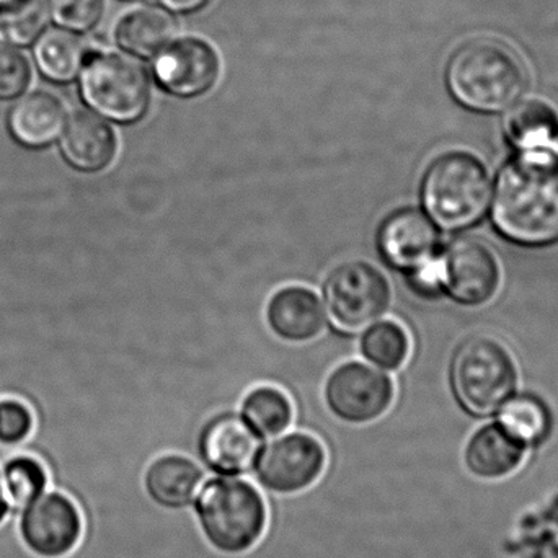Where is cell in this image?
Instances as JSON below:
<instances>
[{"mask_svg":"<svg viewBox=\"0 0 558 558\" xmlns=\"http://www.w3.org/2000/svg\"><path fill=\"white\" fill-rule=\"evenodd\" d=\"M492 219L501 235L526 247L558 242V167L554 157L520 156L497 179Z\"/></svg>","mask_w":558,"mask_h":558,"instance_id":"1","label":"cell"},{"mask_svg":"<svg viewBox=\"0 0 558 558\" xmlns=\"http://www.w3.org/2000/svg\"><path fill=\"white\" fill-rule=\"evenodd\" d=\"M192 511L206 543L228 556L254 549L267 530L264 492L241 477L218 475L205 481Z\"/></svg>","mask_w":558,"mask_h":558,"instance_id":"2","label":"cell"},{"mask_svg":"<svg viewBox=\"0 0 558 558\" xmlns=\"http://www.w3.org/2000/svg\"><path fill=\"white\" fill-rule=\"evenodd\" d=\"M446 82L452 97L469 110L500 113L520 100L527 81L523 64L508 46L477 39L452 54Z\"/></svg>","mask_w":558,"mask_h":558,"instance_id":"3","label":"cell"},{"mask_svg":"<svg viewBox=\"0 0 558 558\" xmlns=\"http://www.w3.org/2000/svg\"><path fill=\"white\" fill-rule=\"evenodd\" d=\"M490 199L487 169L469 154L442 156L423 180V205L433 221L448 231L477 225L488 211Z\"/></svg>","mask_w":558,"mask_h":558,"instance_id":"4","label":"cell"},{"mask_svg":"<svg viewBox=\"0 0 558 558\" xmlns=\"http://www.w3.org/2000/svg\"><path fill=\"white\" fill-rule=\"evenodd\" d=\"M451 379L456 397L471 415L490 416L513 396L517 369L498 341L477 337L459 348Z\"/></svg>","mask_w":558,"mask_h":558,"instance_id":"5","label":"cell"},{"mask_svg":"<svg viewBox=\"0 0 558 558\" xmlns=\"http://www.w3.org/2000/svg\"><path fill=\"white\" fill-rule=\"evenodd\" d=\"M81 88L85 101L95 111L121 123L140 120L150 100L146 69L117 52L87 56L82 68Z\"/></svg>","mask_w":558,"mask_h":558,"instance_id":"6","label":"cell"},{"mask_svg":"<svg viewBox=\"0 0 558 558\" xmlns=\"http://www.w3.org/2000/svg\"><path fill=\"white\" fill-rule=\"evenodd\" d=\"M325 465L327 451L320 439L311 433L292 432L262 448L251 475L262 492L284 497L311 488Z\"/></svg>","mask_w":558,"mask_h":558,"instance_id":"7","label":"cell"},{"mask_svg":"<svg viewBox=\"0 0 558 558\" xmlns=\"http://www.w3.org/2000/svg\"><path fill=\"white\" fill-rule=\"evenodd\" d=\"M390 286L386 277L366 262H348L325 284L328 317L347 333L369 328L389 307Z\"/></svg>","mask_w":558,"mask_h":558,"instance_id":"8","label":"cell"},{"mask_svg":"<svg viewBox=\"0 0 558 558\" xmlns=\"http://www.w3.org/2000/svg\"><path fill=\"white\" fill-rule=\"evenodd\" d=\"M23 546L41 558H62L74 553L84 534L81 510L69 495L45 492L16 517Z\"/></svg>","mask_w":558,"mask_h":558,"instance_id":"9","label":"cell"},{"mask_svg":"<svg viewBox=\"0 0 558 558\" xmlns=\"http://www.w3.org/2000/svg\"><path fill=\"white\" fill-rule=\"evenodd\" d=\"M392 400L389 377L363 363L338 367L325 387L328 409L347 425H371L389 412Z\"/></svg>","mask_w":558,"mask_h":558,"instance_id":"10","label":"cell"},{"mask_svg":"<svg viewBox=\"0 0 558 558\" xmlns=\"http://www.w3.org/2000/svg\"><path fill=\"white\" fill-rule=\"evenodd\" d=\"M264 438L235 413L209 420L196 438V461L208 474L244 477L254 471Z\"/></svg>","mask_w":558,"mask_h":558,"instance_id":"11","label":"cell"},{"mask_svg":"<svg viewBox=\"0 0 558 558\" xmlns=\"http://www.w3.org/2000/svg\"><path fill=\"white\" fill-rule=\"evenodd\" d=\"M436 267L439 284L454 301L465 305L490 301L500 282L497 258L490 248L468 238L452 241Z\"/></svg>","mask_w":558,"mask_h":558,"instance_id":"12","label":"cell"},{"mask_svg":"<svg viewBox=\"0 0 558 558\" xmlns=\"http://www.w3.org/2000/svg\"><path fill=\"white\" fill-rule=\"evenodd\" d=\"M159 84L177 97H198L218 81L221 61L205 39L183 38L172 41L154 61Z\"/></svg>","mask_w":558,"mask_h":558,"instance_id":"13","label":"cell"},{"mask_svg":"<svg viewBox=\"0 0 558 558\" xmlns=\"http://www.w3.org/2000/svg\"><path fill=\"white\" fill-rule=\"evenodd\" d=\"M379 248L387 264L415 274L435 262L439 234L428 216L416 209H402L389 216L380 228Z\"/></svg>","mask_w":558,"mask_h":558,"instance_id":"14","label":"cell"},{"mask_svg":"<svg viewBox=\"0 0 558 558\" xmlns=\"http://www.w3.org/2000/svg\"><path fill=\"white\" fill-rule=\"evenodd\" d=\"M206 477L208 471L196 459L180 452H166L147 465L143 477L144 492L162 510H192Z\"/></svg>","mask_w":558,"mask_h":558,"instance_id":"15","label":"cell"},{"mask_svg":"<svg viewBox=\"0 0 558 558\" xmlns=\"http://www.w3.org/2000/svg\"><path fill=\"white\" fill-rule=\"evenodd\" d=\"M61 147L65 159L85 172H98L113 162L117 136L107 121L88 111H77L65 121Z\"/></svg>","mask_w":558,"mask_h":558,"instance_id":"16","label":"cell"},{"mask_svg":"<svg viewBox=\"0 0 558 558\" xmlns=\"http://www.w3.org/2000/svg\"><path fill=\"white\" fill-rule=\"evenodd\" d=\"M526 448L500 423H494L472 436L465 448V465L481 478L507 477L520 468Z\"/></svg>","mask_w":558,"mask_h":558,"instance_id":"17","label":"cell"},{"mask_svg":"<svg viewBox=\"0 0 558 558\" xmlns=\"http://www.w3.org/2000/svg\"><path fill=\"white\" fill-rule=\"evenodd\" d=\"M268 322L278 337L307 341L324 328V308L314 292L305 288H284L268 304Z\"/></svg>","mask_w":558,"mask_h":558,"instance_id":"18","label":"cell"},{"mask_svg":"<svg viewBox=\"0 0 558 558\" xmlns=\"http://www.w3.org/2000/svg\"><path fill=\"white\" fill-rule=\"evenodd\" d=\"M64 104L49 92H33L10 111L9 124L13 136L28 146L51 143L64 130Z\"/></svg>","mask_w":558,"mask_h":558,"instance_id":"19","label":"cell"},{"mask_svg":"<svg viewBox=\"0 0 558 558\" xmlns=\"http://www.w3.org/2000/svg\"><path fill=\"white\" fill-rule=\"evenodd\" d=\"M505 133L521 156L554 157L558 150V120L539 101L520 105L505 121Z\"/></svg>","mask_w":558,"mask_h":558,"instance_id":"20","label":"cell"},{"mask_svg":"<svg viewBox=\"0 0 558 558\" xmlns=\"http://www.w3.org/2000/svg\"><path fill=\"white\" fill-rule=\"evenodd\" d=\"M177 23L169 12L159 7H141L121 20L117 39L131 54L153 58L173 41Z\"/></svg>","mask_w":558,"mask_h":558,"instance_id":"21","label":"cell"},{"mask_svg":"<svg viewBox=\"0 0 558 558\" xmlns=\"http://www.w3.org/2000/svg\"><path fill=\"white\" fill-rule=\"evenodd\" d=\"M87 56V46L71 29H46L36 38V64L51 81L69 82L77 77Z\"/></svg>","mask_w":558,"mask_h":558,"instance_id":"22","label":"cell"},{"mask_svg":"<svg viewBox=\"0 0 558 558\" xmlns=\"http://www.w3.org/2000/svg\"><path fill=\"white\" fill-rule=\"evenodd\" d=\"M3 494L9 504L10 517H19L28 505L45 494L49 485V472L43 461L32 454L10 456L0 468Z\"/></svg>","mask_w":558,"mask_h":558,"instance_id":"23","label":"cell"},{"mask_svg":"<svg viewBox=\"0 0 558 558\" xmlns=\"http://www.w3.org/2000/svg\"><path fill=\"white\" fill-rule=\"evenodd\" d=\"M244 420L262 436L274 438L282 435L294 420L291 400L275 387H258L242 403Z\"/></svg>","mask_w":558,"mask_h":558,"instance_id":"24","label":"cell"},{"mask_svg":"<svg viewBox=\"0 0 558 558\" xmlns=\"http://www.w3.org/2000/svg\"><path fill=\"white\" fill-rule=\"evenodd\" d=\"M46 0H0V43L26 46L36 41L48 22Z\"/></svg>","mask_w":558,"mask_h":558,"instance_id":"25","label":"cell"},{"mask_svg":"<svg viewBox=\"0 0 558 558\" xmlns=\"http://www.w3.org/2000/svg\"><path fill=\"white\" fill-rule=\"evenodd\" d=\"M500 410L498 423L524 445H539L549 436L553 418L547 407L536 397L510 399Z\"/></svg>","mask_w":558,"mask_h":558,"instance_id":"26","label":"cell"},{"mask_svg":"<svg viewBox=\"0 0 558 558\" xmlns=\"http://www.w3.org/2000/svg\"><path fill=\"white\" fill-rule=\"evenodd\" d=\"M364 356L384 369H399L409 356V335L396 322H383L364 335Z\"/></svg>","mask_w":558,"mask_h":558,"instance_id":"27","label":"cell"},{"mask_svg":"<svg viewBox=\"0 0 558 558\" xmlns=\"http://www.w3.org/2000/svg\"><path fill=\"white\" fill-rule=\"evenodd\" d=\"M49 15L62 28L87 32L104 15L105 0H46Z\"/></svg>","mask_w":558,"mask_h":558,"instance_id":"28","label":"cell"},{"mask_svg":"<svg viewBox=\"0 0 558 558\" xmlns=\"http://www.w3.org/2000/svg\"><path fill=\"white\" fill-rule=\"evenodd\" d=\"M35 428L32 410L19 400H0V445L7 449L23 445Z\"/></svg>","mask_w":558,"mask_h":558,"instance_id":"29","label":"cell"},{"mask_svg":"<svg viewBox=\"0 0 558 558\" xmlns=\"http://www.w3.org/2000/svg\"><path fill=\"white\" fill-rule=\"evenodd\" d=\"M28 61L25 56L10 45L0 43V98L20 97L29 84Z\"/></svg>","mask_w":558,"mask_h":558,"instance_id":"30","label":"cell"},{"mask_svg":"<svg viewBox=\"0 0 558 558\" xmlns=\"http://www.w3.org/2000/svg\"><path fill=\"white\" fill-rule=\"evenodd\" d=\"M172 12H195L205 7L209 0H160Z\"/></svg>","mask_w":558,"mask_h":558,"instance_id":"31","label":"cell"},{"mask_svg":"<svg viewBox=\"0 0 558 558\" xmlns=\"http://www.w3.org/2000/svg\"><path fill=\"white\" fill-rule=\"evenodd\" d=\"M9 517V504H7L5 494H3L2 477H0V524Z\"/></svg>","mask_w":558,"mask_h":558,"instance_id":"32","label":"cell"}]
</instances>
